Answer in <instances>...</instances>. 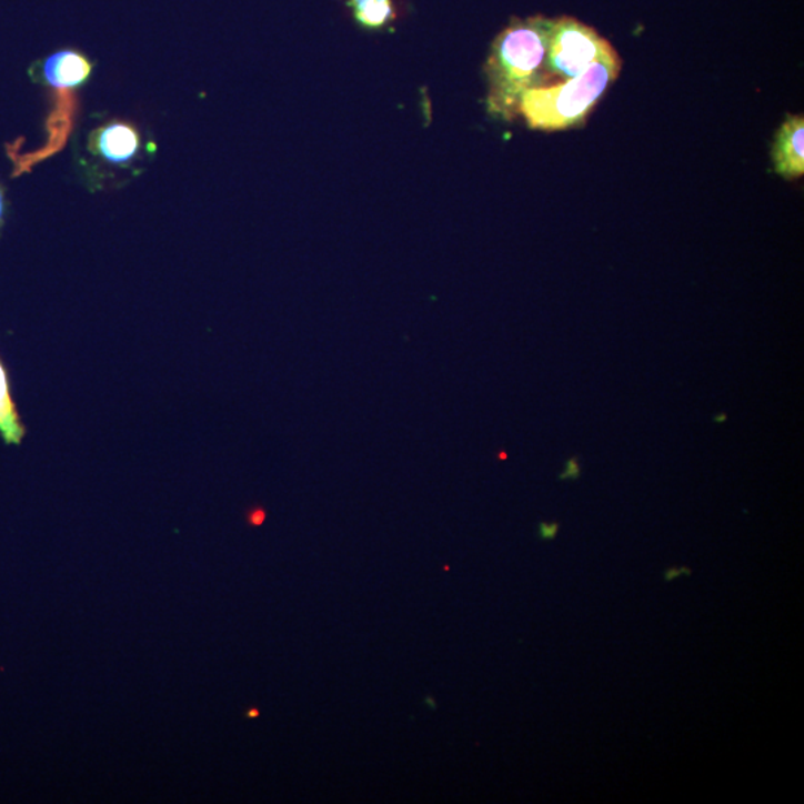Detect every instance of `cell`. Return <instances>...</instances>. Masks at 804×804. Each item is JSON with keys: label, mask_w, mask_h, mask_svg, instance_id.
<instances>
[{"label": "cell", "mask_w": 804, "mask_h": 804, "mask_svg": "<svg viewBox=\"0 0 804 804\" xmlns=\"http://www.w3.org/2000/svg\"><path fill=\"white\" fill-rule=\"evenodd\" d=\"M550 19H513L492 43L486 61L488 112L504 121L519 115L529 90L544 84Z\"/></svg>", "instance_id": "6da1fadb"}, {"label": "cell", "mask_w": 804, "mask_h": 804, "mask_svg": "<svg viewBox=\"0 0 804 804\" xmlns=\"http://www.w3.org/2000/svg\"><path fill=\"white\" fill-rule=\"evenodd\" d=\"M620 72L622 59L614 51L572 80L529 90L520 102L519 115L532 130L563 131L581 127L617 81Z\"/></svg>", "instance_id": "7a4b0ae2"}, {"label": "cell", "mask_w": 804, "mask_h": 804, "mask_svg": "<svg viewBox=\"0 0 804 804\" xmlns=\"http://www.w3.org/2000/svg\"><path fill=\"white\" fill-rule=\"evenodd\" d=\"M614 51L609 39L574 17L550 19L543 87L579 77Z\"/></svg>", "instance_id": "3957f363"}, {"label": "cell", "mask_w": 804, "mask_h": 804, "mask_svg": "<svg viewBox=\"0 0 804 804\" xmlns=\"http://www.w3.org/2000/svg\"><path fill=\"white\" fill-rule=\"evenodd\" d=\"M804 117L790 113L776 130L772 143V165L777 177L795 181L804 174Z\"/></svg>", "instance_id": "277c9868"}, {"label": "cell", "mask_w": 804, "mask_h": 804, "mask_svg": "<svg viewBox=\"0 0 804 804\" xmlns=\"http://www.w3.org/2000/svg\"><path fill=\"white\" fill-rule=\"evenodd\" d=\"M91 76V63L78 51L63 50L48 57L42 64V77L47 84L60 93L78 89Z\"/></svg>", "instance_id": "5b68a950"}, {"label": "cell", "mask_w": 804, "mask_h": 804, "mask_svg": "<svg viewBox=\"0 0 804 804\" xmlns=\"http://www.w3.org/2000/svg\"><path fill=\"white\" fill-rule=\"evenodd\" d=\"M141 138L133 125L112 122L98 131L94 137L96 151L112 164H125L137 157Z\"/></svg>", "instance_id": "8992f818"}, {"label": "cell", "mask_w": 804, "mask_h": 804, "mask_svg": "<svg viewBox=\"0 0 804 804\" xmlns=\"http://www.w3.org/2000/svg\"><path fill=\"white\" fill-rule=\"evenodd\" d=\"M24 435V425L11 396L10 379L6 365L0 361V436L7 444L19 445Z\"/></svg>", "instance_id": "52a82bcc"}, {"label": "cell", "mask_w": 804, "mask_h": 804, "mask_svg": "<svg viewBox=\"0 0 804 804\" xmlns=\"http://www.w3.org/2000/svg\"><path fill=\"white\" fill-rule=\"evenodd\" d=\"M349 7L362 28H386L395 19L392 0H349Z\"/></svg>", "instance_id": "ba28073f"}, {"label": "cell", "mask_w": 804, "mask_h": 804, "mask_svg": "<svg viewBox=\"0 0 804 804\" xmlns=\"http://www.w3.org/2000/svg\"><path fill=\"white\" fill-rule=\"evenodd\" d=\"M581 475V466L579 459L571 458L567 459L565 471H563L562 474H559V480H562V482H566V480H579Z\"/></svg>", "instance_id": "9c48e42d"}, {"label": "cell", "mask_w": 804, "mask_h": 804, "mask_svg": "<svg viewBox=\"0 0 804 804\" xmlns=\"http://www.w3.org/2000/svg\"><path fill=\"white\" fill-rule=\"evenodd\" d=\"M561 524L559 523H540L539 535L541 540L553 541L556 539Z\"/></svg>", "instance_id": "30bf717a"}, {"label": "cell", "mask_w": 804, "mask_h": 804, "mask_svg": "<svg viewBox=\"0 0 804 804\" xmlns=\"http://www.w3.org/2000/svg\"><path fill=\"white\" fill-rule=\"evenodd\" d=\"M692 574L693 571L690 570V567H669V570L664 571V580H666L667 583H671V581L680 579V576Z\"/></svg>", "instance_id": "8fae6325"}, {"label": "cell", "mask_w": 804, "mask_h": 804, "mask_svg": "<svg viewBox=\"0 0 804 804\" xmlns=\"http://www.w3.org/2000/svg\"><path fill=\"white\" fill-rule=\"evenodd\" d=\"M264 520L265 513L261 509L252 511L251 515H249V523H251L252 526H260Z\"/></svg>", "instance_id": "7c38bea8"}, {"label": "cell", "mask_w": 804, "mask_h": 804, "mask_svg": "<svg viewBox=\"0 0 804 804\" xmlns=\"http://www.w3.org/2000/svg\"><path fill=\"white\" fill-rule=\"evenodd\" d=\"M3 213H6V203H3V194L0 191V222L3 220Z\"/></svg>", "instance_id": "4fadbf2b"}, {"label": "cell", "mask_w": 804, "mask_h": 804, "mask_svg": "<svg viewBox=\"0 0 804 804\" xmlns=\"http://www.w3.org/2000/svg\"><path fill=\"white\" fill-rule=\"evenodd\" d=\"M714 421L716 423H723V422L727 421V414L721 413L720 416L714 418Z\"/></svg>", "instance_id": "5bb4252c"}, {"label": "cell", "mask_w": 804, "mask_h": 804, "mask_svg": "<svg viewBox=\"0 0 804 804\" xmlns=\"http://www.w3.org/2000/svg\"><path fill=\"white\" fill-rule=\"evenodd\" d=\"M258 715H260V711L258 710H251L247 712L248 718H257Z\"/></svg>", "instance_id": "9a60e30c"}, {"label": "cell", "mask_w": 804, "mask_h": 804, "mask_svg": "<svg viewBox=\"0 0 804 804\" xmlns=\"http://www.w3.org/2000/svg\"><path fill=\"white\" fill-rule=\"evenodd\" d=\"M500 458H501V459H505V458H506V454H505L504 452H502V453H500Z\"/></svg>", "instance_id": "2e32d148"}]
</instances>
